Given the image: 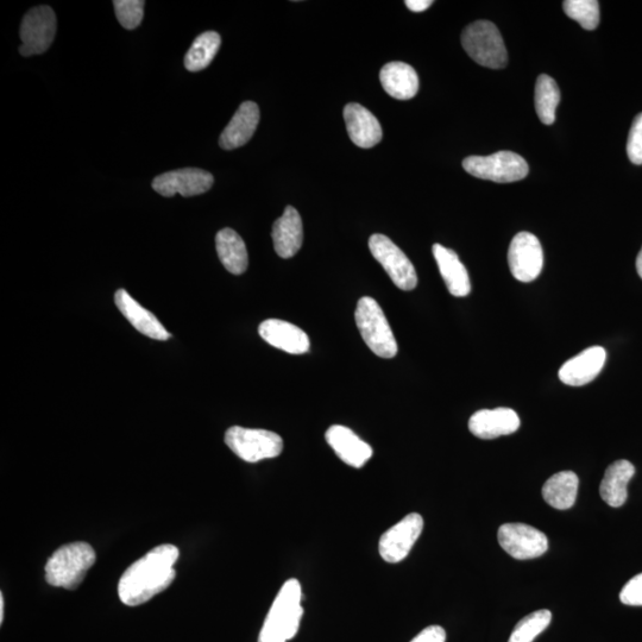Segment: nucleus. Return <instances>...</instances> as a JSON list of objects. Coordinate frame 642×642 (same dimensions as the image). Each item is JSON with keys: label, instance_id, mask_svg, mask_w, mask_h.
<instances>
[{"label": "nucleus", "instance_id": "obj_1", "mask_svg": "<svg viewBox=\"0 0 642 642\" xmlns=\"http://www.w3.org/2000/svg\"><path fill=\"white\" fill-rule=\"evenodd\" d=\"M180 551L174 545L155 547L132 564L119 581L118 596L125 606L136 607L153 599L174 582Z\"/></svg>", "mask_w": 642, "mask_h": 642}, {"label": "nucleus", "instance_id": "obj_2", "mask_svg": "<svg viewBox=\"0 0 642 642\" xmlns=\"http://www.w3.org/2000/svg\"><path fill=\"white\" fill-rule=\"evenodd\" d=\"M302 589L298 579H288L282 585L266 621L263 623L258 642H287L297 635L304 608L301 606Z\"/></svg>", "mask_w": 642, "mask_h": 642}, {"label": "nucleus", "instance_id": "obj_3", "mask_svg": "<svg viewBox=\"0 0 642 642\" xmlns=\"http://www.w3.org/2000/svg\"><path fill=\"white\" fill-rule=\"evenodd\" d=\"M96 559L93 547L83 541L62 546L48 560L46 581L52 587L75 590L84 582Z\"/></svg>", "mask_w": 642, "mask_h": 642}, {"label": "nucleus", "instance_id": "obj_4", "mask_svg": "<svg viewBox=\"0 0 642 642\" xmlns=\"http://www.w3.org/2000/svg\"><path fill=\"white\" fill-rule=\"evenodd\" d=\"M356 325L368 348L381 358L398 355V343L382 308L373 298L364 297L357 304Z\"/></svg>", "mask_w": 642, "mask_h": 642}, {"label": "nucleus", "instance_id": "obj_5", "mask_svg": "<svg viewBox=\"0 0 642 642\" xmlns=\"http://www.w3.org/2000/svg\"><path fill=\"white\" fill-rule=\"evenodd\" d=\"M462 46L476 64L492 69L505 68L508 54L500 30L488 21L468 25L462 34Z\"/></svg>", "mask_w": 642, "mask_h": 642}, {"label": "nucleus", "instance_id": "obj_6", "mask_svg": "<svg viewBox=\"0 0 642 642\" xmlns=\"http://www.w3.org/2000/svg\"><path fill=\"white\" fill-rule=\"evenodd\" d=\"M225 443L236 456L248 463L276 458L283 451V440L278 433L241 426L230 427Z\"/></svg>", "mask_w": 642, "mask_h": 642}, {"label": "nucleus", "instance_id": "obj_7", "mask_svg": "<svg viewBox=\"0 0 642 642\" xmlns=\"http://www.w3.org/2000/svg\"><path fill=\"white\" fill-rule=\"evenodd\" d=\"M463 168L477 179L499 184L525 179L530 172L524 157L513 151H499L489 156H469L463 161Z\"/></svg>", "mask_w": 642, "mask_h": 642}, {"label": "nucleus", "instance_id": "obj_8", "mask_svg": "<svg viewBox=\"0 0 642 642\" xmlns=\"http://www.w3.org/2000/svg\"><path fill=\"white\" fill-rule=\"evenodd\" d=\"M369 248L375 260L401 291H413L418 286V276L409 258L392 239L376 234L369 239Z\"/></svg>", "mask_w": 642, "mask_h": 642}, {"label": "nucleus", "instance_id": "obj_9", "mask_svg": "<svg viewBox=\"0 0 642 642\" xmlns=\"http://www.w3.org/2000/svg\"><path fill=\"white\" fill-rule=\"evenodd\" d=\"M56 16L47 5L36 6L24 16L21 25L23 56L39 55L47 52L55 39Z\"/></svg>", "mask_w": 642, "mask_h": 642}, {"label": "nucleus", "instance_id": "obj_10", "mask_svg": "<svg viewBox=\"0 0 642 642\" xmlns=\"http://www.w3.org/2000/svg\"><path fill=\"white\" fill-rule=\"evenodd\" d=\"M424 530V519L418 513H412L398 524L383 533L379 551L385 562L396 564L402 562L413 549Z\"/></svg>", "mask_w": 642, "mask_h": 642}, {"label": "nucleus", "instance_id": "obj_11", "mask_svg": "<svg viewBox=\"0 0 642 642\" xmlns=\"http://www.w3.org/2000/svg\"><path fill=\"white\" fill-rule=\"evenodd\" d=\"M497 538L502 549L518 560L538 558L549 550L546 535L525 524L502 525Z\"/></svg>", "mask_w": 642, "mask_h": 642}, {"label": "nucleus", "instance_id": "obj_12", "mask_svg": "<svg viewBox=\"0 0 642 642\" xmlns=\"http://www.w3.org/2000/svg\"><path fill=\"white\" fill-rule=\"evenodd\" d=\"M512 275L520 282H532L544 267V253L539 239L530 232H519L508 250Z\"/></svg>", "mask_w": 642, "mask_h": 642}, {"label": "nucleus", "instance_id": "obj_13", "mask_svg": "<svg viewBox=\"0 0 642 642\" xmlns=\"http://www.w3.org/2000/svg\"><path fill=\"white\" fill-rule=\"evenodd\" d=\"M213 182V175L203 169L184 168L156 176L153 188L162 197L172 198L181 194L190 198L210 191Z\"/></svg>", "mask_w": 642, "mask_h": 642}, {"label": "nucleus", "instance_id": "obj_14", "mask_svg": "<svg viewBox=\"0 0 642 642\" xmlns=\"http://www.w3.org/2000/svg\"><path fill=\"white\" fill-rule=\"evenodd\" d=\"M607 352L602 346H591L563 364L559 379L566 386L582 387L594 381L606 364Z\"/></svg>", "mask_w": 642, "mask_h": 642}, {"label": "nucleus", "instance_id": "obj_15", "mask_svg": "<svg viewBox=\"0 0 642 642\" xmlns=\"http://www.w3.org/2000/svg\"><path fill=\"white\" fill-rule=\"evenodd\" d=\"M258 333L264 342L288 354L302 355L310 351L311 342L307 333L285 320H264L258 327Z\"/></svg>", "mask_w": 642, "mask_h": 642}, {"label": "nucleus", "instance_id": "obj_16", "mask_svg": "<svg viewBox=\"0 0 642 642\" xmlns=\"http://www.w3.org/2000/svg\"><path fill=\"white\" fill-rule=\"evenodd\" d=\"M520 418L511 408L482 409L469 420V430L480 439L509 436L519 430Z\"/></svg>", "mask_w": 642, "mask_h": 642}, {"label": "nucleus", "instance_id": "obj_17", "mask_svg": "<svg viewBox=\"0 0 642 642\" xmlns=\"http://www.w3.org/2000/svg\"><path fill=\"white\" fill-rule=\"evenodd\" d=\"M326 442L345 464L361 469L373 457V449L349 427L333 425L326 431Z\"/></svg>", "mask_w": 642, "mask_h": 642}, {"label": "nucleus", "instance_id": "obj_18", "mask_svg": "<svg viewBox=\"0 0 642 642\" xmlns=\"http://www.w3.org/2000/svg\"><path fill=\"white\" fill-rule=\"evenodd\" d=\"M115 302L118 310L142 335L156 339V341H168L172 337L166 327L160 323V320L147 308L138 304L125 289H118L115 294Z\"/></svg>", "mask_w": 642, "mask_h": 642}, {"label": "nucleus", "instance_id": "obj_19", "mask_svg": "<svg viewBox=\"0 0 642 642\" xmlns=\"http://www.w3.org/2000/svg\"><path fill=\"white\" fill-rule=\"evenodd\" d=\"M344 121L351 141L357 147L369 149L382 140V128L377 118L360 104H349L344 109Z\"/></svg>", "mask_w": 642, "mask_h": 642}, {"label": "nucleus", "instance_id": "obj_20", "mask_svg": "<svg viewBox=\"0 0 642 642\" xmlns=\"http://www.w3.org/2000/svg\"><path fill=\"white\" fill-rule=\"evenodd\" d=\"M258 123H260V109L257 104L243 103L220 135V147L225 150L243 147L254 136Z\"/></svg>", "mask_w": 642, "mask_h": 642}, {"label": "nucleus", "instance_id": "obj_21", "mask_svg": "<svg viewBox=\"0 0 642 642\" xmlns=\"http://www.w3.org/2000/svg\"><path fill=\"white\" fill-rule=\"evenodd\" d=\"M276 254L291 258L298 254L304 241V229L300 214L293 206H287L282 216L276 220L272 232Z\"/></svg>", "mask_w": 642, "mask_h": 642}, {"label": "nucleus", "instance_id": "obj_22", "mask_svg": "<svg viewBox=\"0 0 642 642\" xmlns=\"http://www.w3.org/2000/svg\"><path fill=\"white\" fill-rule=\"evenodd\" d=\"M433 256L436 258L440 275L453 297H467L471 292L468 270L455 251L443 245L434 244Z\"/></svg>", "mask_w": 642, "mask_h": 642}, {"label": "nucleus", "instance_id": "obj_23", "mask_svg": "<svg viewBox=\"0 0 642 642\" xmlns=\"http://www.w3.org/2000/svg\"><path fill=\"white\" fill-rule=\"evenodd\" d=\"M380 80L389 96L398 100L412 99L419 91L418 74L405 62L387 64L381 69Z\"/></svg>", "mask_w": 642, "mask_h": 642}, {"label": "nucleus", "instance_id": "obj_24", "mask_svg": "<svg viewBox=\"0 0 642 642\" xmlns=\"http://www.w3.org/2000/svg\"><path fill=\"white\" fill-rule=\"evenodd\" d=\"M635 474L634 465L628 461H618L609 465L601 482L600 494L610 507L625 505L628 499V483Z\"/></svg>", "mask_w": 642, "mask_h": 642}, {"label": "nucleus", "instance_id": "obj_25", "mask_svg": "<svg viewBox=\"0 0 642 642\" xmlns=\"http://www.w3.org/2000/svg\"><path fill=\"white\" fill-rule=\"evenodd\" d=\"M216 248L220 262L234 275L247 272L249 257L241 236L232 229L220 230L216 237Z\"/></svg>", "mask_w": 642, "mask_h": 642}, {"label": "nucleus", "instance_id": "obj_26", "mask_svg": "<svg viewBox=\"0 0 642 642\" xmlns=\"http://www.w3.org/2000/svg\"><path fill=\"white\" fill-rule=\"evenodd\" d=\"M579 480L575 472L562 471L553 475L543 487V497L547 505L566 511L574 507L578 494Z\"/></svg>", "mask_w": 642, "mask_h": 642}, {"label": "nucleus", "instance_id": "obj_27", "mask_svg": "<svg viewBox=\"0 0 642 642\" xmlns=\"http://www.w3.org/2000/svg\"><path fill=\"white\" fill-rule=\"evenodd\" d=\"M222 39L216 31H206L194 40L185 56V67L190 72H200L209 67L218 53Z\"/></svg>", "mask_w": 642, "mask_h": 642}, {"label": "nucleus", "instance_id": "obj_28", "mask_svg": "<svg viewBox=\"0 0 642 642\" xmlns=\"http://www.w3.org/2000/svg\"><path fill=\"white\" fill-rule=\"evenodd\" d=\"M535 110L541 123L551 125L556 121V111L560 103V91L549 75L541 74L535 85Z\"/></svg>", "mask_w": 642, "mask_h": 642}, {"label": "nucleus", "instance_id": "obj_29", "mask_svg": "<svg viewBox=\"0 0 642 642\" xmlns=\"http://www.w3.org/2000/svg\"><path fill=\"white\" fill-rule=\"evenodd\" d=\"M552 621L550 610H537L516 625L508 642H533L539 634L543 633Z\"/></svg>", "mask_w": 642, "mask_h": 642}, {"label": "nucleus", "instance_id": "obj_30", "mask_svg": "<svg viewBox=\"0 0 642 642\" xmlns=\"http://www.w3.org/2000/svg\"><path fill=\"white\" fill-rule=\"evenodd\" d=\"M563 9L566 16L581 24L585 30L599 27L600 4L596 0H566Z\"/></svg>", "mask_w": 642, "mask_h": 642}, {"label": "nucleus", "instance_id": "obj_31", "mask_svg": "<svg viewBox=\"0 0 642 642\" xmlns=\"http://www.w3.org/2000/svg\"><path fill=\"white\" fill-rule=\"evenodd\" d=\"M113 5H115L117 20L123 28L134 30L140 27L146 2L143 0H115Z\"/></svg>", "mask_w": 642, "mask_h": 642}, {"label": "nucleus", "instance_id": "obj_32", "mask_svg": "<svg viewBox=\"0 0 642 642\" xmlns=\"http://www.w3.org/2000/svg\"><path fill=\"white\" fill-rule=\"evenodd\" d=\"M627 154L634 165H642V112L635 117L627 142Z\"/></svg>", "mask_w": 642, "mask_h": 642}, {"label": "nucleus", "instance_id": "obj_33", "mask_svg": "<svg viewBox=\"0 0 642 642\" xmlns=\"http://www.w3.org/2000/svg\"><path fill=\"white\" fill-rule=\"evenodd\" d=\"M620 600L626 606L642 607V574L635 576L621 590Z\"/></svg>", "mask_w": 642, "mask_h": 642}, {"label": "nucleus", "instance_id": "obj_34", "mask_svg": "<svg viewBox=\"0 0 642 642\" xmlns=\"http://www.w3.org/2000/svg\"><path fill=\"white\" fill-rule=\"evenodd\" d=\"M446 632L443 627L430 626L421 631L411 642H445Z\"/></svg>", "mask_w": 642, "mask_h": 642}, {"label": "nucleus", "instance_id": "obj_35", "mask_svg": "<svg viewBox=\"0 0 642 642\" xmlns=\"http://www.w3.org/2000/svg\"><path fill=\"white\" fill-rule=\"evenodd\" d=\"M432 0H407V8L413 12H423L430 8Z\"/></svg>", "mask_w": 642, "mask_h": 642}, {"label": "nucleus", "instance_id": "obj_36", "mask_svg": "<svg viewBox=\"0 0 642 642\" xmlns=\"http://www.w3.org/2000/svg\"><path fill=\"white\" fill-rule=\"evenodd\" d=\"M637 270L640 278L642 279V248L640 250V253L637 257Z\"/></svg>", "mask_w": 642, "mask_h": 642}, {"label": "nucleus", "instance_id": "obj_37", "mask_svg": "<svg viewBox=\"0 0 642 642\" xmlns=\"http://www.w3.org/2000/svg\"><path fill=\"white\" fill-rule=\"evenodd\" d=\"M4 620V596L0 595V622Z\"/></svg>", "mask_w": 642, "mask_h": 642}]
</instances>
